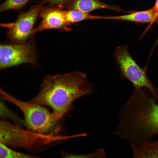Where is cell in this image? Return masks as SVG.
Returning a JSON list of instances; mask_svg holds the SVG:
<instances>
[{
	"label": "cell",
	"instance_id": "8992f818",
	"mask_svg": "<svg viewBox=\"0 0 158 158\" xmlns=\"http://www.w3.org/2000/svg\"><path fill=\"white\" fill-rule=\"evenodd\" d=\"M43 7L40 4L33 6L27 11L20 13L15 22L1 24L8 29L7 37L10 43H24L33 34L34 24Z\"/></svg>",
	"mask_w": 158,
	"mask_h": 158
},
{
	"label": "cell",
	"instance_id": "5b68a950",
	"mask_svg": "<svg viewBox=\"0 0 158 158\" xmlns=\"http://www.w3.org/2000/svg\"><path fill=\"white\" fill-rule=\"evenodd\" d=\"M114 57L122 79L130 82L135 89L146 88L154 91L155 88L147 75L146 68H142L137 63L130 55L128 45L117 47Z\"/></svg>",
	"mask_w": 158,
	"mask_h": 158
},
{
	"label": "cell",
	"instance_id": "6da1fadb",
	"mask_svg": "<svg viewBox=\"0 0 158 158\" xmlns=\"http://www.w3.org/2000/svg\"><path fill=\"white\" fill-rule=\"evenodd\" d=\"M115 135L138 146L158 135V87L135 89L121 109Z\"/></svg>",
	"mask_w": 158,
	"mask_h": 158
},
{
	"label": "cell",
	"instance_id": "ba28073f",
	"mask_svg": "<svg viewBox=\"0 0 158 158\" xmlns=\"http://www.w3.org/2000/svg\"><path fill=\"white\" fill-rule=\"evenodd\" d=\"M40 16L42 18L40 23L34 29L33 33L48 29L68 30V25L66 16L65 11L60 8L52 6L43 7Z\"/></svg>",
	"mask_w": 158,
	"mask_h": 158
},
{
	"label": "cell",
	"instance_id": "5bb4252c",
	"mask_svg": "<svg viewBox=\"0 0 158 158\" xmlns=\"http://www.w3.org/2000/svg\"><path fill=\"white\" fill-rule=\"evenodd\" d=\"M30 0H6L0 6L1 12L11 10H18Z\"/></svg>",
	"mask_w": 158,
	"mask_h": 158
},
{
	"label": "cell",
	"instance_id": "277c9868",
	"mask_svg": "<svg viewBox=\"0 0 158 158\" xmlns=\"http://www.w3.org/2000/svg\"><path fill=\"white\" fill-rule=\"evenodd\" d=\"M0 93L4 99L20 109L24 116L25 123L30 130L46 133L54 129L58 120L52 112L41 105L18 99L1 89Z\"/></svg>",
	"mask_w": 158,
	"mask_h": 158
},
{
	"label": "cell",
	"instance_id": "8fae6325",
	"mask_svg": "<svg viewBox=\"0 0 158 158\" xmlns=\"http://www.w3.org/2000/svg\"><path fill=\"white\" fill-rule=\"evenodd\" d=\"M130 145L134 158H158V139L138 146Z\"/></svg>",
	"mask_w": 158,
	"mask_h": 158
},
{
	"label": "cell",
	"instance_id": "9c48e42d",
	"mask_svg": "<svg viewBox=\"0 0 158 158\" xmlns=\"http://www.w3.org/2000/svg\"><path fill=\"white\" fill-rule=\"evenodd\" d=\"M103 19L121 20L138 23L157 22L156 11L153 7L148 10L119 16H104Z\"/></svg>",
	"mask_w": 158,
	"mask_h": 158
},
{
	"label": "cell",
	"instance_id": "30bf717a",
	"mask_svg": "<svg viewBox=\"0 0 158 158\" xmlns=\"http://www.w3.org/2000/svg\"><path fill=\"white\" fill-rule=\"evenodd\" d=\"M67 6L68 10H77L87 13L99 9L116 10L118 9L117 7L107 4L99 0H71Z\"/></svg>",
	"mask_w": 158,
	"mask_h": 158
},
{
	"label": "cell",
	"instance_id": "3957f363",
	"mask_svg": "<svg viewBox=\"0 0 158 158\" xmlns=\"http://www.w3.org/2000/svg\"><path fill=\"white\" fill-rule=\"evenodd\" d=\"M69 137L27 130L5 120L0 121V142L14 147L35 151L48 144Z\"/></svg>",
	"mask_w": 158,
	"mask_h": 158
},
{
	"label": "cell",
	"instance_id": "e0dca14e",
	"mask_svg": "<svg viewBox=\"0 0 158 158\" xmlns=\"http://www.w3.org/2000/svg\"><path fill=\"white\" fill-rule=\"evenodd\" d=\"M153 8L155 10L157 16V22H158V0H156Z\"/></svg>",
	"mask_w": 158,
	"mask_h": 158
},
{
	"label": "cell",
	"instance_id": "7c38bea8",
	"mask_svg": "<svg viewBox=\"0 0 158 158\" xmlns=\"http://www.w3.org/2000/svg\"><path fill=\"white\" fill-rule=\"evenodd\" d=\"M67 20L69 24L90 19H100L101 16H93L75 9L65 11Z\"/></svg>",
	"mask_w": 158,
	"mask_h": 158
},
{
	"label": "cell",
	"instance_id": "2e32d148",
	"mask_svg": "<svg viewBox=\"0 0 158 158\" xmlns=\"http://www.w3.org/2000/svg\"><path fill=\"white\" fill-rule=\"evenodd\" d=\"M44 2L49 4L53 6L61 8L67 6L71 0H44Z\"/></svg>",
	"mask_w": 158,
	"mask_h": 158
},
{
	"label": "cell",
	"instance_id": "7a4b0ae2",
	"mask_svg": "<svg viewBox=\"0 0 158 158\" xmlns=\"http://www.w3.org/2000/svg\"><path fill=\"white\" fill-rule=\"evenodd\" d=\"M92 92L85 74L75 71L46 76L38 93L29 102L49 107L58 120L73 109L76 99Z\"/></svg>",
	"mask_w": 158,
	"mask_h": 158
},
{
	"label": "cell",
	"instance_id": "52a82bcc",
	"mask_svg": "<svg viewBox=\"0 0 158 158\" xmlns=\"http://www.w3.org/2000/svg\"><path fill=\"white\" fill-rule=\"evenodd\" d=\"M32 41L19 44H5L0 47V68L3 69L25 63L33 64L37 60Z\"/></svg>",
	"mask_w": 158,
	"mask_h": 158
},
{
	"label": "cell",
	"instance_id": "4fadbf2b",
	"mask_svg": "<svg viewBox=\"0 0 158 158\" xmlns=\"http://www.w3.org/2000/svg\"><path fill=\"white\" fill-rule=\"evenodd\" d=\"M37 157L21 153L9 148L7 145L0 143V157L7 158H32Z\"/></svg>",
	"mask_w": 158,
	"mask_h": 158
},
{
	"label": "cell",
	"instance_id": "9a60e30c",
	"mask_svg": "<svg viewBox=\"0 0 158 158\" xmlns=\"http://www.w3.org/2000/svg\"><path fill=\"white\" fill-rule=\"evenodd\" d=\"M63 157L65 158H102L104 157L106 154L102 148L98 149L88 154H78L63 152Z\"/></svg>",
	"mask_w": 158,
	"mask_h": 158
}]
</instances>
